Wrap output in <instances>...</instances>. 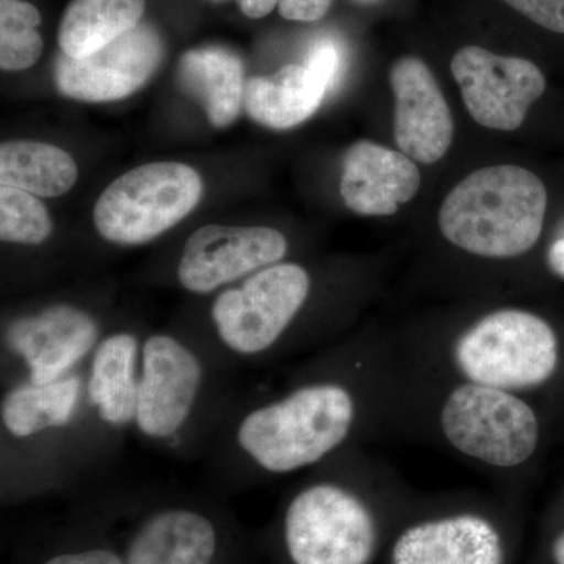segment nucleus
<instances>
[{
    "instance_id": "f257e3e1",
    "label": "nucleus",
    "mask_w": 564,
    "mask_h": 564,
    "mask_svg": "<svg viewBox=\"0 0 564 564\" xmlns=\"http://www.w3.org/2000/svg\"><path fill=\"white\" fill-rule=\"evenodd\" d=\"M358 415L355 393L336 380H315L261 402L240 397L209 454L217 480L299 473L343 447Z\"/></svg>"
},
{
    "instance_id": "f03ea898",
    "label": "nucleus",
    "mask_w": 564,
    "mask_h": 564,
    "mask_svg": "<svg viewBox=\"0 0 564 564\" xmlns=\"http://www.w3.org/2000/svg\"><path fill=\"white\" fill-rule=\"evenodd\" d=\"M3 491L76 480L117 451L85 400V369L47 384L17 381L0 399Z\"/></svg>"
},
{
    "instance_id": "7ed1b4c3",
    "label": "nucleus",
    "mask_w": 564,
    "mask_h": 564,
    "mask_svg": "<svg viewBox=\"0 0 564 564\" xmlns=\"http://www.w3.org/2000/svg\"><path fill=\"white\" fill-rule=\"evenodd\" d=\"M232 370L202 340L173 333L144 337L133 432L170 454H209L242 397Z\"/></svg>"
},
{
    "instance_id": "20e7f679",
    "label": "nucleus",
    "mask_w": 564,
    "mask_h": 564,
    "mask_svg": "<svg viewBox=\"0 0 564 564\" xmlns=\"http://www.w3.org/2000/svg\"><path fill=\"white\" fill-rule=\"evenodd\" d=\"M547 191L543 181L516 165L478 170L444 199L440 228L455 247L481 258H518L543 232Z\"/></svg>"
},
{
    "instance_id": "39448f33",
    "label": "nucleus",
    "mask_w": 564,
    "mask_h": 564,
    "mask_svg": "<svg viewBox=\"0 0 564 564\" xmlns=\"http://www.w3.org/2000/svg\"><path fill=\"white\" fill-rule=\"evenodd\" d=\"M313 289L299 263L280 262L218 292L209 311V343L231 369L272 355L295 323Z\"/></svg>"
},
{
    "instance_id": "423d86ee",
    "label": "nucleus",
    "mask_w": 564,
    "mask_h": 564,
    "mask_svg": "<svg viewBox=\"0 0 564 564\" xmlns=\"http://www.w3.org/2000/svg\"><path fill=\"white\" fill-rule=\"evenodd\" d=\"M203 195L196 170L180 162H154L131 170L99 196L96 231L121 247L150 243L184 220Z\"/></svg>"
},
{
    "instance_id": "0eeeda50",
    "label": "nucleus",
    "mask_w": 564,
    "mask_h": 564,
    "mask_svg": "<svg viewBox=\"0 0 564 564\" xmlns=\"http://www.w3.org/2000/svg\"><path fill=\"white\" fill-rule=\"evenodd\" d=\"M98 315L74 303H50L2 325V384H47L87 367L106 334Z\"/></svg>"
},
{
    "instance_id": "6e6552de",
    "label": "nucleus",
    "mask_w": 564,
    "mask_h": 564,
    "mask_svg": "<svg viewBox=\"0 0 564 564\" xmlns=\"http://www.w3.org/2000/svg\"><path fill=\"white\" fill-rule=\"evenodd\" d=\"M455 361L470 383L513 391L545 383L558 364L552 326L519 310L486 315L459 337Z\"/></svg>"
},
{
    "instance_id": "1a4fd4ad",
    "label": "nucleus",
    "mask_w": 564,
    "mask_h": 564,
    "mask_svg": "<svg viewBox=\"0 0 564 564\" xmlns=\"http://www.w3.org/2000/svg\"><path fill=\"white\" fill-rule=\"evenodd\" d=\"M282 533L293 564H369L377 544L367 505L332 480L315 481L293 496Z\"/></svg>"
},
{
    "instance_id": "9d476101",
    "label": "nucleus",
    "mask_w": 564,
    "mask_h": 564,
    "mask_svg": "<svg viewBox=\"0 0 564 564\" xmlns=\"http://www.w3.org/2000/svg\"><path fill=\"white\" fill-rule=\"evenodd\" d=\"M441 429L459 454L503 469L529 462L540 440L536 414L524 400L470 381L445 400Z\"/></svg>"
},
{
    "instance_id": "9b49d317",
    "label": "nucleus",
    "mask_w": 564,
    "mask_h": 564,
    "mask_svg": "<svg viewBox=\"0 0 564 564\" xmlns=\"http://www.w3.org/2000/svg\"><path fill=\"white\" fill-rule=\"evenodd\" d=\"M288 250L284 234L269 226L206 225L185 240L176 280L195 295L221 292L280 263Z\"/></svg>"
},
{
    "instance_id": "f8f14e48",
    "label": "nucleus",
    "mask_w": 564,
    "mask_h": 564,
    "mask_svg": "<svg viewBox=\"0 0 564 564\" xmlns=\"http://www.w3.org/2000/svg\"><path fill=\"white\" fill-rule=\"evenodd\" d=\"M452 73L470 117L496 131L521 128L530 107L545 91L543 70L534 63L484 47L466 46L456 52Z\"/></svg>"
},
{
    "instance_id": "ddd939ff",
    "label": "nucleus",
    "mask_w": 564,
    "mask_h": 564,
    "mask_svg": "<svg viewBox=\"0 0 564 564\" xmlns=\"http://www.w3.org/2000/svg\"><path fill=\"white\" fill-rule=\"evenodd\" d=\"M163 44L151 25L139 24L85 58L65 54L55 63V85L66 98L113 102L140 90L161 65Z\"/></svg>"
},
{
    "instance_id": "4468645a",
    "label": "nucleus",
    "mask_w": 564,
    "mask_h": 564,
    "mask_svg": "<svg viewBox=\"0 0 564 564\" xmlns=\"http://www.w3.org/2000/svg\"><path fill=\"white\" fill-rule=\"evenodd\" d=\"M391 87L395 96V143L414 162L434 163L454 141V118L426 63L402 57L393 63Z\"/></svg>"
},
{
    "instance_id": "2eb2a0df",
    "label": "nucleus",
    "mask_w": 564,
    "mask_h": 564,
    "mask_svg": "<svg viewBox=\"0 0 564 564\" xmlns=\"http://www.w3.org/2000/svg\"><path fill=\"white\" fill-rule=\"evenodd\" d=\"M143 339L132 329L107 332L85 367L88 410L117 443L135 422Z\"/></svg>"
},
{
    "instance_id": "dca6fc26",
    "label": "nucleus",
    "mask_w": 564,
    "mask_h": 564,
    "mask_svg": "<svg viewBox=\"0 0 564 564\" xmlns=\"http://www.w3.org/2000/svg\"><path fill=\"white\" fill-rule=\"evenodd\" d=\"M421 181L417 165L402 151L362 140L345 154L340 195L355 214L388 217L414 198Z\"/></svg>"
},
{
    "instance_id": "f3484780",
    "label": "nucleus",
    "mask_w": 564,
    "mask_h": 564,
    "mask_svg": "<svg viewBox=\"0 0 564 564\" xmlns=\"http://www.w3.org/2000/svg\"><path fill=\"white\" fill-rule=\"evenodd\" d=\"M220 530L209 514L187 503H169L137 527L124 564H214Z\"/></svg>"
},
{
    "instance_id": "a211bd4d",
    "label": "nucleus",
    "mask_w": 564,
    "mask_h": 564,
    "mask_svg": "<svg viewBox=\"0 0 564 564\" xmlns=\"http://www.w3.org/2000/svg\"><path fill=\"white\" fill-rule=\"evenodd\" d=\"M502 560L499 533L473 514L411 527L392 549V564H502Z\"/></svg>"
},
{
    "instance_id": "6ab92c4d",
    "label": "nucleus",
    "mask_w": 564,
    "mask_h": 564,
    "mask_svg": "<svg viewBox=\"0 0 564 564\" xmlns=\"http://www.w3.org/2000/svg\"><path fill=\"white\" fill-rule=\"evenodd\" d=\"M328 91L306 65H288L273 76L248 80L243 106L259 124L284 131L310 120Z\"/></svg>"
},
{
    "instance_id": "aec40b11",
    "label": "nucleus",
    "mask_w": 564,
    "mask_h": 564,
    "mask_svg": "<svg viewBox=\"0 0 564 564\" xmlns=\"http://www.w3.org/2000/svg\"><path fill=\"white\" fill-rule=\"evenodd\" d=\"M177 79L182 90L202 104L215 128L231 124L245 99L242 61L225 47H199L182 55Z\"/></svg>"
},
{
    "instance_id": "412c9836",
    "label": "nucleus",
    "mask_w": 564,
    "mask_h": 564,
    "mask_svg": "<svg viewBox=\"0 0 564 564\" xmlns=\"http://www.w3.org/2000/svg\"><path fill=\"white\" fill-rule=\"evenodd\" d=\"M147 0H70L58 28L66 57L85 58L140 24Z\"/></svg>"
},
{
    "instance_id": "4be33fe9",
    "label": "nucleus",
    "mask_w": 564,
    "mask_h": 564,
    "mask_svg": "<svg viewBox=\"0 0 564 564\" xmlns=\"http://www.w3.org/2000/svg\"><path fill=\"white\" fill-rule=\"evenodd\" d=\"M79 170L68 152L39 141H6L0 147V182L44 198L65 195Z\"/></svg>"
},
{
    "instance_id": "5701e85b",
    "label": "nucleus",
    "mask_w": 564,
    "mask_h": 564,
    "mask_svg": "<svg viewBox=\"0 0 564 564\" xmlns=\"http://www.w3.org/2000/svg\"><path fill=\"white\" fill-rule=\"evenodd\" d=\"M40 11L24 0H0V66L6 70L31 68L43 52L36 28Z\"/></svg>"
},
{
    "instance_id": "b1692460",
    "label": "nucleus",
    "mask_w": 564,
    "mask_h": 564,
    "mask_svg": "<svg viewBox=\"0 0 564 564\" xmlns=\"http://www.w3.org/2000/svg\"><path fill=\"white\" fill-rule=\"evenodd\" d=\"M54 223L44 204L32 193L0 187V239L6 243L39 247L50 239Z\"/></svg>"
},
{
    "instance_id": "393cba45",
    "label": "nucleus",
    "mask_w": 564,
    "mask_h": 564,
    "mask_svg": "<svg viewBox=\"0 0 564 564\" xmlns=\"http://www.w3.org/2000/svg\"><path fill=\"white\" fill-rule=\"evenodd\" d=\"M304 65L313 70L315 76L321 77L328 85L329 90H333L345 68L343 44L337 40L329 39V36L318 39L307 51Z\"/></svg>"
},
{
    "instance_id": "a878e982",
    "label": "nucleus",
    "mask_w": 564,
    "mask_h": 564,
    "mask_svg": "<svg viewBox=\"0 0 564 564\" xmlns=\"http://www.w3.org/2000/svg\"><path fill=\"white\" fill-rule=\"evenodd\" d=\"M534 24L564 35V0H503Z\"/></svg>"
},
{
    "instance_id": "bb28decb",
    "label": "nucleus",
    "mask_w": 564,
    "mask_h": 564,
    "mask_svg": "<svg viewBox=\"0 0 564 564\" xmlns=\"http://www.w3.org/2000/svg\"><path fill=\"white\" fill-rule=\"evenodd\" d=\"M333 0H278L281 17L289 21L315 22L328 13Z\"/></svg>"
},
{
    "instance_id": "cd10ccee",
    "label": "nucleus",
    "mask_w": 564,
    "mask_h": 564,
    "mask_svg": "<svg viewBox=\"0 0 564 564\" xmlns=\"http://www.w3.org/2000/svg\"><path fill=\"white\" fill-rule=\"evenodd\" d=\"M43 564H124V558L107 547L82 549L51 556Z\"/></svg>"
},
{
    "instance_id": "c85d7f7f",
    "label": "nucleus",
    "mask_w": 564,
    "mask_h": 564,
    "mask_svg": "<svg viewBox=\"0 0 564 564\" xmlns=\"http://www.w3.org/2000/svg\"><path fill=\"white\" fill-rule=\"evenodd\" d=\"M215 2H220V0H215ZM237 3L245 17L252 18V20L267 17L272 13L274 7H278V0H237Z\"/></svg>"
},
{
    "instance_id": "c756f323",
    "label": "nucleus",
    "mask_w": 564,
    "mask_h": 564,
    "mask_svg": "<svg viewBox=\"0 0 564 564\" xmlns=\"http://www.w3.org/2000/svg\"><path fill=\"white\" fill-rule=\"evenodd\" d=\"M549 262L556 273L564 276V239L556 240L549 252Z\"/></svg>"
},
{
    "instance_id": "7c9ffc66",
    "label": "nucleus",
    "mask_w": 564,
    "mask_h": 564,
    "mask_svg": "<svg viewBox=\"0 0 564 564\" xmlns=\"http://www.w3.org/2000/svg\"><path fill=\"white\" fill-rule=\"evenodd\" d=\"M552 552H554L555 563L564 564V533L556 538Z\"/></svg>"
}]
</instances>
